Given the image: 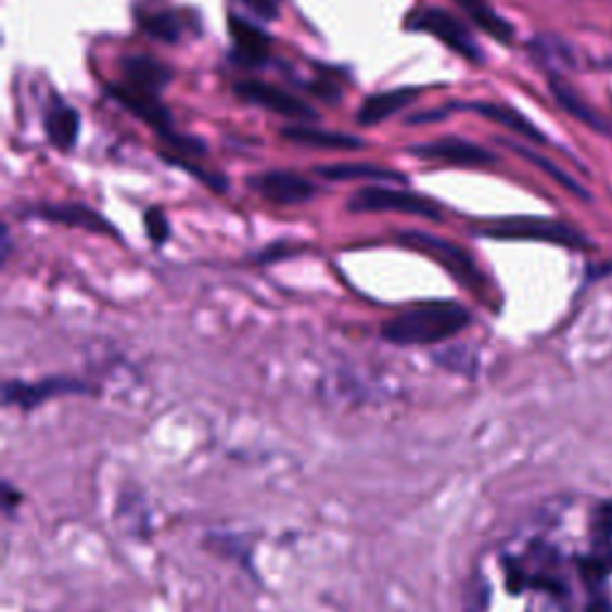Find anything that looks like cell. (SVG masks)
Instances as JSON below:
<instances>
[{
  "mask_svg": "<svg viewBox=\"0 0 612 612\" xmlns=\"http://www.w3.org/2000/svg\"><path fill=\"white\" fill-rule=\"evenodd\" d=\"M31 216L49 220V222H61V226H67V228H79V230H89L97 234H109V238H117V228H113V222L87 204H75V202L73 204H41L31 211Z\"/></svg>",
  "mask_w": 612,
  "mask_h": 612,
  "instance_id": "cell-12",
  "label": "cell"
},
{
  "mask_svg": "<svg viewBox=\"0 0 612 612\" xmlns=\"http://www.w3.org/2000/svg\"><path fill=\"white\" fill-rule=\"evenodd\" d=\"M244 8H250L256 17L266 22H273L280 15V3L278 0H240Z\"/></svg>",
  "mask_w": 612,
  "mask_h": 612,
  "instance_id": "cell-26",
  "label": "cell"
},
{
  "mask_svg": "<svg viewBox=\"0 0 612 612\" xmlns=\"http://www.w3.org/2000/svg\"><path fill=\"white\" fill-rule=\"evenodd\" d=\"M469 109H472V111L479 113V115L488 117V120H493V123L508 127L510 132H517V135H522V137H526V139L536 141V144H546V141H548V139L544 137V132H540V129H538L534 123H528L520 111L510 109V105H502V103H484V101H481V103H472V105H469Z\"/></svg>",
  "mask_w": 612,
  "mask_h": 612,
  "instance_id": "cell-20",
  "label": "cell"
},
{
  "mask_svg": "<svg viewBox=\"0 0 612 612\" xmlns=\"http://www.w3.org/2000/svg\"><path fill=\"white\" fill-rule=\"evenodd\" d=\"M309 89L316 93V97H319V99H326V101H337V97H340V87H335V85H328L326 79L316 81V85H309Z\"/></svg>",
  "mask_w": 612,
  "mask_h": 612,
  "instance_id": "cell-28",
  "label": "cell"
},
{
  "mask_svg": "<svg viewBox=\"0 0 612 612\" xmlns=\"http://www.w3.org/2000/svg\"><path fill=\"white\" fill-rule=\"evenodd\" d=\"M316 173L326 180L349 182V180H379V182H405L403 173L393 168L375 166V163H331V166H316Z\"/></svg>",
  "mask_w": 612,
  "mask_h": 612,
  "instance_id": "cell-18",
  "label": "cell"
},
{
  "mask_svg": "<svg viewBox=\"0 0 612 612\" xmlns=\"http://www.w3.org/2000/svg\"><path fill=\"white\" fill-rule=\"evenodd\" d=\"M472 323L462 304L457 302H426L415 309L395 314L391 321H385L381 333L383 340L397 347H421L438 345L443 340L459 335Z\"/></svg>",
  "mask_w": 612,
  "mask_h": 612,
  "instance_id": "cell-1",
  "label": "cell"
},
{
  "mask_svg": "<svg viewBox=\"0 0 612 612\" xmlns=\"http://www.w3.org/2000/svg\"><path fill=\"white\" fill-rule=\"evenodd\" d=\"M91 387L77 379L67 375H53V379H41L39 383H22L8 381L3 387V403L5 407L34 409L49 399L65 397V395H89Z\"/></svg>",
  "mask_w": 612,
  "mask_h": 612,
  "instance_id": "cell-6",
  "label": "cell"
},
{
  "mask_svg": "<svg viewBox=\"0 0 612 612\" xmlns=\"http://www.w3.org/2000/svg\"><path fill=\"white\" fill-rule=\"evenodd\" d=\"M347 208L352 214H381V211H395V214L419 216L429 220H443L441 206L407 190H387V187H364L349 199Z\"/></svg>",
  "mask_w": 612,
  "mask_h": 612,
  "instance_id": "cell-2",
  "label": "cell"
},
{
  "mask_svg": "<svg viewBox=\"0 0 612 612\" xmlns=\"http://www.w3.org/2000/svg\"><path fill=\"white\" fill-rule=\"evenodd\" d=\"M105 91H109V97L120 103L123 109H127L129 113H135L139 120H144L149 127L156 129V132L163 139L175 132L173 113L161 103L156 93L141 91L132 85H127V81H115V85L105 87Z\"/></svg>",
  "mask_w": 612,
  "mask_h": 612,
  "instance_id": "cell-9",
  "label": "cell"
},
{
  "mask_svg": "<svg viewBox=\"0 0 612 612\" xmlns=\"http://www.w3.org/2000/svg\"><path fill=\"white\" fill-rule=\"evenodd\" d=\"M238 97L246 103H254L258 109H266L270 113H278L282 117H292V120H316V113L309 103L302 101L294 93L280 89L276 85H268V81H258V79H246L240 81L238 87Z\"/></svg>",
  "mask_w": 612,
  "mask_h": 612,
  "instance_id": "cell-7",
  "label": "cell"
},
{
  "mask_svg": "<svg viewBox=\"0 0 612 612\" xmlns=\"http://www.w3.org/2000/svg\"><path fill=\"white\" fill-rule=\"evenodd\" d=\"M166 158L173 163V166H178V168H182V170H187L190 175H194L196 180H202L206 187H211V190H216V192H228V180L226 178H220L218 173H208V170H204V168H199V166H194V163H190V161H182V158H175V156H168L166 153Z\"/></svg>",
  "mask_w": 612,
  "mask_h": 612,
  "instance_id": "cell-24",
  "label": "cell"
},
{
  "mask_svg": "<svg viewBox=\"0 0 612 612\" xmlns=\"http://www.w3.org/2000/svg\"><path fill=\"white\" fill-rule=\"evenodd\" d=\"M399 242L411 246V250L433 256L435 262L443 264L457 280L467 282V285H476V282L481 280V273H479L476 264L472 262V256H469L462 250V246H457L452 242L435 238V234L421 232V230L403 232V234H399Z\"/></svg>",
  "mask_w": 612,
  "mask_h": 612,
  "instance_id": "cell-5",
  "label": "cell"
},
{
  "mask_svg": "<svg viewBox=\"0 0 612 612\" xmlns=\"http://www.w3.org/2000/svg\"><path fill=\"white\" fill-rule=\"evenodd\" d=\"M455 3L464 10V15L474 22V25L488 34L490 39H496L498 43L510 46L514 39V27L505 20L500 13L490 8L488 0H455Z\"/></svg>",
  "mask_w": 612,
  "mask_h": 612,
  "instance_id": "cell-19",
  "label": "cell"
},
{
  "mask_svg": "<svg viewBox=\"0 0 612 612\" xmlns=\"http://www.w3.org/2000/svg\"><path fill=\"white\" fill-rule=\"evenodd\" d=\"M500 144H502V146H508V149H510V151H514V153H520V156H522L524 161L534 163L536 168H540L544 173H548L550 178L556 180L558 184H562L564 190H568V192L576 194L579 199H591L579 182H576L574 178H570L568 173H564L560 166H556V163H552L550 158H546L544 153H536L534 149H528V146H524V144H517V141H510V139H500Z\"/></svg>",
  "mask_w": 612,
  "mask_h": 612,
  "instance_id": "cell-22",
  "label": "cell"
},
{
  "mask_svg": "<svg viewBox=\"0 0 612 612\" xmlns=\"http://www.w3.org/2000/svg\"><path fill=\"white\" fill-rule=\"evenodd\" d=\"M419 93H421L419 87H403V89L373 93V97L364 101L361 109L357 111V123L364 127L379 125L387 120V117H393L395 113L405 111L407 105L415 103L419 99Z\"/></svg>",
  "mask_w": 612,
  "mask_h": 612,
  "instance_id": "cell-15",
  "label": "cell"
},
{
  "mask_svg": "<svg viewBox=\"0 0 612 612\" xmlns=\"http://www.w3.org/2000/svg\"><path fill=\"white\" fill-rule=\"evenodd\" d=\"M407 151L415 153L419 158L445 161V163H455V166H490V163L498 161V156L493 151L474 144V141L457 139V137L411 144Z\"/></svg>",
  "mask_w": 612,
  "mask_h": 612,
  "instance_id": "cell-10",
  "label": "cell"
},
{
  "mask_svg": "<svg viewBox=\"0 0 612 612\" xmlns=\"http://www.w3.org/2000/svg\"><path fill=\"white\" fill-rule=\"evenodd\" d=\"M246 184H250L256 194L268 199L270 204H278V206L306 204V202H311L316 192H319L314 182L290 170L258 173V175H252V178L246 180Z\"/></svg>",
  "mask_w": 612,
  "mask_h": 612,
  "instance_id": "cell-8",
  "label": "cell"
},
{
  "mask_svg": "<svg viewBox=\"0 0 612 612\" xmlns=\"http://www.w3.org/2000/svg\"><path fill=\"white\" fill-rule=\"evenodd\" d=\"M528 51H532L534 61L552 69L550 75H556L558 67H576L574 51L570 49V43H564L560 37H544V34H538V37H534L532 43H528Z\"/></svg>",
  "mask_w": 612,
  "mask_h": 612,
  "instance_id": "cell-21",
  "label": "cell"
},
{
  "mask_svg": "<svg viewBox=\"0 0 612 612\" xmlns=\"http://www.w3.org/2000/svg\"><path fill=\"white\" fill-rule=\"evenodd\" d=\"M146 234L153 244H166L170 238V222L161 208H149L144 216Z\"/></svg>",
  "mask_w": 612,
  "mask_h": 612,
  "instance_id": "cell-25",
  "label": "cell"
},
{
  "mask_svg": "<svg viewBox=\"0 0 612 612\" xmlns=\"http://www.w3.org/2000/svg\"><path fill=\"white\" fill-rule=\"evenodd\" d=\"M120 73L127 85L156 93V97L173 81V69L149 55H125L120 61Z\"/></svg>",
  "mask_w": 612,
  "mask_h": 612,
  "instance_id": "cell-14",
  "label": "cell"
},
{
  "mask_svg": "<svg viewBox=\"0 0 612 612\" xmlns=\"http://www.w3.org/2000/svg\"><path fill=\"white\" fill-rule=\"evenodd\" d=\"M43 127H46V135H49V141L55 149L73 151L79 139L81 117L73 105H67L61 99H53L51 109L46 111Z\"/></svg>",
  "mask_w": 612,
  "mask_h": 612,
  "instance_id": "cell-16",
  "label": "cell"
},
{
  "mask_svg": "<svg viewBox=\"0 0 612 612\" xmlns=\"http://www.w3.org/2000/svg\"><path fill=\"white\" fill-rule=\"evenodd\" d=\"M409 29L426 31L431 37L443 41L447 49L467 58L469 63H484V51L472 37V31L464 27L462 20L443 8H423L409 17Z\"/></svg>",
  "mask_w": 612,
  "mask_h": 612,
  "instance_id": "cell-3",
  "label": "cell"
},
{
  "mask_svg": "<svg viewBox=\"0 0 612 612\" xmlns=\"http://www.w3.org/2000/svg\"><path fill=\"white\" fill-rule=\"evenodd\" d=\"M479 232L484 234V238H493V240H538V242L572 246V250L588 246V240L579 230L548 218H510Z\"/></svg>",
  "mask_w": 612,
  "mask_h": 612,
  "instance_id": "cell-4",
  "label": "cell"
},
{
  "mask_svg": "<svg viewBox=\"0 0 612 612\" xmlns=\"http://www.w3.org/2000/svg\"><path fill=\"white\" fill-rule=\"evenodd\" d=\"M605 65H608V67H610V69H612V61H608V63H605Z\"/></svg>",
  "mask_w": 612,
  "mask_h": 612,
  "instance_id": "cell-29",
  "label": "cell"
},
{
  "mask_svg": "<svg viewBox=\"0 0 612 612\" xmlns=\"http://www.w3.org/2000/svg\"><path fill=\"white\" fill-rule=\"evenodd\" d=\"M548 87H550L552 99H556L560 109L564 113H570L574 120L584 123L588 129H594L596 135H605V137L612 135V123L608 120V117L600 115L591 103L584 101L582 93L576 91L562 75H550Z\"/></svg>",
  "mask_w": 612,
  "mask_h": 612,
  "instance_id": "cell-13",
  "label": "cell"
},
{
  "mask_svg": "<svg viewBox=\"0 0 612 612\" xmlns=\"http://www.w3.org/2000/svg\"><path fill=\"white\" fill-rule=\"evenodd\" d=\"M282 137L292 144L309 146V149H331V151H357L367 146V141L359 137L343 135V132H331V129H316L306 125H294L282 129Z\"/></svg>",
  "mask_w": 612,
  "mask_h": 612,
  "instance_id": "cell-17",
  "label": "cell"
},
{
  "mask_svg": "<svg viewBox=\"0 0 612 612\" xmlns=\"http://www.w3.org/2000/svg\"><path fill=\"white\" fill-rule=\"evenodd\" d=\"M141 29L146 34H151L153 39H158L163 43H178L182 39L184 25L182 20L170 13V10H161V13H151V15H141Z\"/></svg>",
  "mask_w": 612,
  "mask_h": 612,
  "instance_id": "cell-23",
  "label": "cell"
},
{
  "mask_svg": "<svg viewBox=\"0 0 612 612\" xmlns=\"http://www.w3.org/2000/svg\"><path fill=\"white\" fill-rule=\"evenodd\" d=\"M457 105H445V109H433V111H423L417 113L415 117H407V125H426V123H438L445 120L450 111H455Z\"/></svg>",
  "mask_w": 612,
  "mask_h": 612,
  "instance_id": "cell-27",
  "label": "cell"
},
{
  "mask_svg": "<svg viewBox=\"0 0 612 612\" xmlns=\"http://www.w3.org/2000/svg\"><path fill=\"white\" fill-rule=\"evenodd\" d=\"M228 29L232 37V58L240 65L264 67L270 61L273 41H270V37L262 27H256L238 15H230Z\"/></svg>",
  "mask_w": 612,
  "mask_h": 612,
  "instance_id": "cell-11",
  "label": "cell"
}]
</instances>
